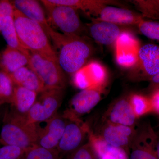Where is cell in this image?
<instances>
[{"label": "cell", "mask_w": 159, "mask_h": 159, "mask_svg": "<svg viewBox=\"0 0 159 159\" xmlns=\"http://www.w3.org/2000/svg\"><path fill=\"white\" fill-rule=\"evenodd\" d=\"M49 21L52 25L60 30L63 34L82 36L87 30L81 22L76 9L68 6L57 5L50 2L48 0H43Z\"/></svg>", "instance_id": "5"}, {"label": "cell", "mask_w": 159, "mask_h": 159, "mask_svg": "<svg viewBox=\"0 0 159 159\" xmlns=\"http://www.w3.org/2000/svg\"><path fill=\"white\" fill-rule=\"evenodd\" d=\"M11 2L15 9L27 17L38 23L45 31L48 37L54 30L49 25L44 11L39 3L34 0H15Z\"/></svg>", "instance_id": "18"}, {"label": "cell", "mask_w": 159, "mask_h": 159, "mask_svg": "<svg viewBox=\"0 0 159 159\" xmlns=\"http://www.w3.org/2000/svg\"><path fill=\"white\" fill-rule=\"evenodd\" d=\"M52 41L59 50V65L68 74L74 75L83 67L93 53L92 45L82 36L57 32Z\"/></svg>", "instance_id": "1"}, {"label": "cell", "mask_w": 159, "mask_h": 159, "mask_svg": "<svg viewBox=\"0 0 159 159\" xmlns=\"http://www.w3.org/2000/svg\"><path fill=\"white\" fill-rule=\"evenodd\" d=\"M106 69L100 63L92 61L74 74V84L84 89L90 88L104 87L107 80Z\"/></svg>", "instance_id": "14"}, {"label": "cell", "mask_w": 159, "mask_h": 159, "mask_svg": "<svg viewBox=\"0 0 159 159\" xmlns=\"http://www.w3.org/2000/svg\"><path fill=\"white\" fill-rule=\"evenodd\" d=\"M0 31L2 32L8 46L17 49L29 56L30 52L25 48L20 42L15 26L13 16H8L3 21Z\"/></svg>", "instance_id": "24"}, {"label": "cell", "mask_w": 159, "mask_h": 159, "mask_svg": "<svg viewBox=\"0 0 159 159\" xmlns=\"http://www.w3.org/2000/svg\"><path fill=\"white\" fill-rule=\"evenodd\" d=\"M137 27L145 37L159 43V21L144 19Z\"/></svg>", "instance_id": "29"}, {"label": "cell", "mask_w": 159, "mask_h": 159, "mask_svg": "<svg viewBox=\"0 0 159 159\" xmlns=\"http://www.w3.org/2000/svg\"><path fill=\"white\" fill-rule=\"evenodd\" d=\"M89 139L93 145L97 159H129L125 150L109 145L93 133H90Z\"/></svg>", "instance_id": "22"}, {"label": "cell", "mask_w": 159, "mask_h": 159, "mask_svg": "<svg viewBox=\"0 0 159 159\" xmlns=\"http://www.w3.org/2000/svg\"><path fill=\"white\" fill-rule=\"evenodd\" d=\"M70 155V159H97L95 151L89 141Z\"/></svg>", "instance_id": "31"}, {"label": "cell", "mask_w": 159, "mask_h": 159, "mask_svg": "<svg viewBox=\"0 0 159 159\" xmlns=\"http://www.w3.org/2000/svg\"><path fill=\"white\" fill-rule=\"evenodd\" d=\"M145 19L159 21V0L130 1Z\"/></svg>", "instance_id": "25"}, {"label": "cell", "mask_w": 159, "mask_h": 159, "mask_svg": "<svg viewBox=\"0 0 159 159\" xmlns=\"http://www.w3.org/2000/svg\"><path fill=\"white\" fill-rule=\"evenodd\" d=\"M158 136L150 124L144 123L136 129L129 147V159H158Z\"/></svg>", "instance_id": "7"}, {"label": "cell", "mask_w": 159, "mask_h": 159, "mask_svg": "<svg viewBox=\"0 0 159 159\" xmlns=\"http://www.w3.org/2000/svg\"><path fill=\"white\" fill-rule=\"evenodd\" d=\"M136 128L103 121L99 133L95 134L115 148H121L129 154V147Z\"/></svg>", "instance_id": "11"}, {"label": "cell", "mask_w": 159, "mask_h": 159, "mask_svg": "<svg viewBox=\"0 0 159 159\" xmlns=\"http://www.w3.org/2000/svg\"><path fill=\"white\" fill-rule=\"evenodd\" d=\"M123 26L92 18L86 25L91 37L97 43L109 46L115 43L123 32L127 31Z\"/></svg>", "instance_id": "15"}, {"label": "cell", "mask_w": 159, "mask_h": 159, "mask_svg": "<svg viewBox=\"0 0 159 159\" xmlns=\"http://www.w3.org/2000/svg\"><path fill=\"white\" fill-rule=\"evenodd\" d=\"M15 10L11 2L8 1H0V28L6 18L14 16Z\"/></svg>", "instance_id": "32"}, {"label": "cell", "mask_w": 159, "mask_h": 159, "mask_svg": "<svg viewBox=\"0 0 159 159\" xmlns=\"http://www.w3.org/2000/svg\"><path fill=\"white\" fill-rule=\"evenodd\" d=\"M16 86L9 74L0 70V105L11 103Z\"/></svg>", "instance_id": "26"}, {"label": "cell", "mask_w": 159, "mask_h": 159, "mask_svg": "<svg viewBox=\"0 0 159 159\" xmlns=\"http://www.w3.org/2000/svg\"><path fill=\"white\" fill-rule=\"evenodd\" d=\"M1 144H2V142H1V139H0V145H1Z\"/></svg>", "instance_id": "36"}, {"label": "cell", "mask_w": 159, "mask_h": 159, "mask_svg": "<svg viewBox=\"0 0 159 159\" xmlns=\"http://www.w3.org/2000/svg\"><path fill=\"white\" fill-rule=\"evenodd\" d=\"M10 75L16 86L22 87L37 94L45 89L42 81L29 66L23 67Z\"/></svg>", "instance_id": "21"}, {"label": "cell", "mask_w": 159, "mask_h": 159, "mask_svg": "<svg viewBox=\"0 0 159 159\" xmlns=\"http://www.w3.org/2000/svg\"><path fill=\"white\" fill-rule=\"evenodd\" d=\"M25 159H60L57 150H49L37 145L27 148Z\"/></svg>", "instance_id": "28"}, {"label": "cell", "mask_w": 159, "mask_h": 159, "mask_svg": "<svg viewBox=\"0 0 159 159\" xmlns=\"http://www.w3.org/2000/svg\"><path fill=\"white\" fill-rule=\"evenodd\" d=\"M38 134L36 123L27 116L12 111L4 118L1 132L3 145H10L27 149L37 144Z\"/></svg>", "instance_id": "3"}, {"label": "cell", "mask_w": 159, "mask_h": 159, "mask_svg": "<svg viewBox=\"0 0 159 159\" xmlns=\"http://www.w3.org/2000/svg\"><path fill=\"white\" fill-rule=\"evenodd\" d=\"M129 100L137 119L146 114L152 112L149 97L141 94H131Z\"/></svg>", "instance_id": "27"}, {"label": "cell", "mask_w": 159, "mask_h": 159, "mask_svg": "<svg viewBox=\"0 0 159 159\" xmlns=\"http://www.w3.org/2000/svg\"><path fill=\"white\" fill-rule=\"evenodd\" d=\"M149 84L148 89L150 92L159 89V73L152 77L149 80Z\"/></svg>", "instance_id": "34"}, {"label": "cell", "mask_w": 159, "mask_h": 159, "mask_svg": "<svg viewBox=\"0 0 159 159\" xmlns=\"http://www.w3.org/2000/svg\"><path fill=\"white\" fill-rule=\"evenodd\" d=\"M37 93L22 87L16 86L11 105L14 111L22 116H27L37 99Z\"/></svg>", "instance_id": "23"}, {"label": "cell", "mask_w": 159, "mask_h": 159, "mask_svg": "<svg viewBox=\"0 0 159 159\" xmlns=\"http://www.w3.org/2000/svg\"><path fill=\"white\" fill-rule=\"evenodd\" d=\"M103 87L84 89L77 93L71 99L70 108L63 115L66 119H80L97 105L102 98Z\"/></svg>", "instance_id": "9"}, {"label": "cell", "mask_w": 159, "mask_h": 159, "mask_svg": "<svg viewBox=\"0 0 159 159\" xmlns=\"http://www.w3.org/2000/svg\"><path fill=\"white\" fill-rule=\"evenodd\" d=\"M157 156L158 159H159V138L158 139L157 144Z\"/></svg>", "instance_id": "35"}, {"label": "cell", "mask_w": 159, "mask_h": 159, "mask_svg": "<svg viewBox=\"0 0 159 159\" xmlns=\"http://www.w3.org/2000/svg\"><path fill=\"white\" fill-rule=\"evenodd\" d=\"M88 126L80 119H67L64 131L57 148L59 156L73 153L84 144ZM61 158V157H60Z\"/></svg>", "instance_id": "10"}, {"label": "cell", "mask_w": 159, "mask_h": 159, "mask_svg": "<svg viewBox=\"0 0 159 159\" xmlns=\"http://www.w3.org/2000/svg\"><path fill=\"white\" fill-rule=\"evenodd\" d=\"M29 56L7 46L0 56L1 70L11 75L19 69L28 65Z\"/></svg>", "instance_id": "19"}, {"label": "cell", "mask_w": 159, "mask_h": 159, "mask_svg": "<svg viewBox=\"0 0 159 159\" xmlns=\"http://www.w3.org/2000/svg\"><path fill=\"white\" fill-rule=\"evenodd\" d=\"M26 149L13 145H5L0 148V159H25Z\"/></svg>", "instance_id": "30"}, {"label": "cell", "mask_w": 159, "mask_h": 159, "mask_svg": "<svg viewBox=\"0 0 159 159\" xmlns=\"http://www.w3.org/2000/svg\"><path fill=\"white\" fill-rule=\"evenodd\" d=\"M159 73V45L148 43L140 46L137 63L129 72L132 79L148 80Z\"/></svg>", "instance_id": "8"}, {"label": "cell", "mask_w": 159, "mask_h": 159, "mask_svg": "<svg viewBox=\"0 0 159 159\" xmlns=\"http://www.w3.org/2000/svg\"><path fill=\"white\" fill-rule=\"evenodd\" d=\"M28 66L41 80L45 89H65L67 79L57 60L30 52Z\"/></svg>", "instance_id": "4"}, {"label": "cell", "mask_w": 159, "mask_h": 159, "mask_svg": "<svg viewBox=\"0 0 159 159\" xmlns=\"http://www.w3.org/2000/svg\"><path fill=\"white\" fill-rule=\"evenodd\" d=\"M97 20L122 26L136 25L144 19L142 15L124 8L107 6L101 10Z\"/></svg>", "instance_id": "17"}, {"label": "cell", "mask_w": 159, "mask_h": 159, "mask_svg": "<svg viewBox=\"0 0 159 159\" xmlns=\"http://www.w3.org/2000/svg\"><path fill=\"white\" fill-rule=\"evenodd\" d=\"M65 89H45L27 114L28 119L34 123L50 119L57 113L62 103Z\"/></svg>", "instance_id": "6"}, {"label": "cell", "mask_w": 159, "mask_h": 159, "mask_svg": "<svg viewBox=\"0 0 159 159\" xmlns=\"http://www.w3.org/2000/svg\"><path fill=\"white\" fill-rule=\"evenodd\" d=\"M117 64L124 68L132 69L136 65L140 45L139 41L129 31L123 32L115 43Z\"/></svg>", "instance_id": "13"}, {"label": "cell", "mask_w": 159, "mask_h": 159, "mask_svg": "<svg viewBox=\"0 0 159 159\" xmlns=\"http://www.w3.org/2000/svg\"><path fill=\"white\" fill-rule=\"evenodd\" d=\"M137 119L128 98H121L114 102L103 117L105 122L132 127H135Z\"/></svg>", "instance_id": "16"}, {"label": "cell", "mask_w": 159, "mask_h": 159, "mask_svg": "<svg viewBox=\"0 0 159 159\" xmlns=\"http://www.w3.org/2000/svg\"><path fill=\"white\" fill-rule=\"evenodd\" d=\"M50 2L57 5H64L72 7L76 10H79L89 16L97 18L105 6L112 3L111 1L104 0H48Z\"/></svg>", "instance_id": "20"}, {"label": "cell", "mask_w": 159, "mask_h": 159, "mask_svg": "<svg viewBox=\"0 0 159 159\" xmlns=\"http://www.w3.org/2000/svg\"><path fill=\"white\" fill-rule=\"evenodd\" d=\"M149 99L152 112L159 115V89L151 92Z\"/></svg>", "instance_id": "33"}, {"label": "cell", "mask_w": 159, "mask_h": 159, "mask_svg": "<svg viewBox=\"0 0 159 159\" xmlns=\"http://www.w3.org/2000/svg\"><path fill=\"white\" fill-rule=\"evenodd\" d=\"M13 19L19 39L25 48L29 52L58 60L49 37L40 25L16 9Z\"/></svg>", "instance_id": "2"}, {"label": "cell", "mask_w": 159, "mask_h": 159, "mask_svg": "<svg viewBox=\"0 0 159 159\" xmlns=\"http://www.w3.org/2000/svg\"><path fill=\"white\" fill-rule=\"evenodd\" d=\"M43 122L45 125L42 127L36 124L38 134L36 145L49 150H57L64 131L67 119L63 116L57 113Z\"/></svg>", "instance_id": "12"}]
</instances>
